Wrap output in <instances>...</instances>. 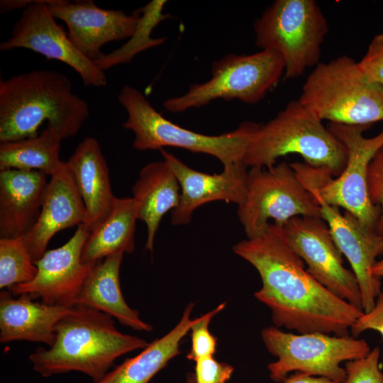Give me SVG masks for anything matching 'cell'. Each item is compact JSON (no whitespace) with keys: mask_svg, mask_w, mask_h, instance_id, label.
I'll list each match as a JSON object with an SVG mask.
<instances>
[{"mask_svg":"<svg viewBox=\"0 0 383 383\" xmlns=\"http://www.w3.org/2000/svg\"><path fill=\"white\" fill-rule=\"evenodd\" d=\"M233 250L259 273L262 287L254 296L270 308L277 327L300 334L349 335L351 326L364 313L311 276L273 223L262 234L236 243Z\"/></svg>","mask_w":383,"mask_h":383,"instance_id":"obj_1","label":"cell"},{"mask_svg":"<svg viewBox=\"0 0 383 383\" xmlns=\"http://www.w3.org/2000/svg\"><path fill=\"white\" fill-rule=\"evenodd\" d=\"M89 116L87 102L57 70H35L0 81L1 143L36 136L45 121L68 138Z\"/></svg>","mask_w":383,"mask_h":383,"instance_id":"obj_2","label":"cell"},{"mask_svg":"<svg viewBox=\"0 0 383 383\" xmlns=\"http://www.w3.org/2000/svg\"><path fill=\"white\" fill-rule=\"evenodd\" d=\"M148 345L143 338L118 331L111 316L74 305L56 324L52 345L38 348L29 359L43 377L77 371L96 383L118 357Z\"/></svg>","mask_w":383,"mask_h":383,"instance_id":"obj_3","label":"cell"},{"mask_svg":"<svg viewBox=\"0 0 383 383\" xmlns=\"http://www.w3.org/2000/svg\"><path fill=\"white\" fill-rule=\"evenodd\" d=\"M289 154L299 155L304 163L334 177L347 160L343 143L299 99L289 102L266 123H259L242 161L248 167L270 168Z\"/></svg>","mask_w":383,"mask_h":383,"instance_id":"obj_4","label":"cell"},{"mask_svg":"<svg viewBox=\"0 0 383 383\" xmlns=\"http://www.w3.org/2000/svg\"><path fill=\"white\" fill-rule=\"evenodd\" d=\"M299 101L330 123L372 126L383 121V85L346 55L316 65L302 86Z\"/></svg>","mask_w":383,"mask_h":383,"instance_id":"obj_5","label":"cell"},{"mask_svg":"<svg viewBox=\"0 0 383 383\" xmlns=\"http://www.w3.org/2000/svg\"><path fill=\"white\" fill-rule=\"evenodd\" d=\"M118 101L127 113L122 127L134 133L135 149L144 151L179 148L214 157L223 166L243 160L259 126L255 122L245 121L231 132L210 135L190 131L167 119L140 91L131 86L121 88Z\"/></svg>","mask_w":383,"mask_h":383,"instance_id":"obj_6","label":"cell"},{"mask_svg":"<svg viewBox=\"0 0 383 383\" xmlns=\"http://www.w3.org/2000/svg\"><path fill=\"white\" fill-rule=\"evenodd\" d=\"M371 127L330 123L328 128L347 150V160L340 174L334 178L328 171L304 162L290 163L298 177L317 188L327 204L343 208L359 219L366 227L376 231L380 209L369 196L367 177L369 165L383 146V128L374 137L364 132Z\"/></svg>","mask_w":383,"mask_h":383,"instance_id":"obj_7","label":"cell"},{"mask_svg":"<svg viewBox=\"0 0 383 383\" xmlns=\"http://www.w3.org/2000/svg\"><path fill=\"white\" fill-rule=\"evenodd\" d=\"M255 44L279 53L284 77L295 79L320 62L328 21L314 0H276L253 23Z\"/></svg>","mask_w":383,"mask_h":383,"instance_id":"obj_8","label":"cell"},{"mask_svg":"<svg viewBox=\"0 0 383 383\" xmlns=\"http://www.w3.org/2000/svg\"><path fill=\"white\" fill-rule=\"evenodd\" d=\"M284 69L282 57L272 50L228 54L213 62L208 81L193 84L186 93L167 99L163 106L171 113H181L218 99L255 104L278 84Z\"/></svg>","mask_w":383,"mask_h":383,"instance_id":"obj_9","label":"cell"},{"mask_svg":"<svg viewBox=\"0 0 383 383\" xmlns=\"http://www.w3.org/2000/svg\"><path fill=\"white\" fill-rule=\"evenodd\" d=\"M262 339L267 350L277 357L270 363V377L282 382L288 374L299 372L343 383L346 377L342 362L364 357L370 352L364 339L321 333L294 334L277 327L265 328Z\"/></svg>","mask_w":383,"mask_h":383,"instance_id":"obj_10","label":"cell"},{"mask_svg":"<svg viewBox=\"0 0 383 383\" xmlns=\"http://www.w3.org/2000/svg\"><path fill=\"white\" fill-rule=\"evenodd\" d=\"M237 215L247 238L264 233L270 220L281 225L296 216L321 217L319 204L286 162L270 168L250 167L245 198Z\"/></svg>","mask_w":383,"mask_h":383,"instance_id":"obj_11","label":"cell"},{"mask_svg":"<svg viewBox=\"0 0 383 383\" xmlns=\"http://www.w3.org/2000/svg\"><path fill=\"white\" fill-rule=\"evenodd\" d=\"M275 225L311 276L337 296L362 309L357 280L343 266V254L321 217L296 216Z\"/></svg>","mask_w":383,"mask_h":383,"instance_id":"obj_12","label":"cell"},{"mask_svg":"<svg viewBox=\"0 0 383 383\" xmlns=\"http://www.w3.org/2000/svg\"><path fill=\"white\" fill-rule=\"evenodd\" d=\"M50 1L36 0L25 8L15 22L10 38L0 43V50H30L67 65L79 74L86 86H106L105 72L74 46L51 14L47 6Z\"/></svg>","mask_w":383,"mask_h":383,"instance_id":"obj_13","label":"cell"},{"mask_svg":"<svg viewBox=\"0 0 383 383\" xmlns=\"http://www.w3.org/2000/svg\"><path fill=\"white\" fill-rule=\"evenodd\" d=\"M89 234L85 223L77 226L71 238L62 246L46 250L35 262L38 272L31 281L13 286V295H26L54 306H72L93 265L82 260V252Z\"/></svg>","mask_w":383,"mask_h":383,"instance_id":"obj_14","label":"cell"},{"mask_svg":"<svg viewBox=\"0 0 383 383\" xmlns=\"http://www.w3.org/2000/svg\"><path fill=\"white\" fill-rule=\"evenodd\" d=\"M299 179L319 204L321 218L328 224L336 245L351 266L359 284L363 312L370 311L382 292L381 279L373 274L372 267L376 257L382 254L383 239L352 213L346 211L342 213L338 207L327 204L311 182Z\"/></svg>","mask_w":383,"mask_h":383,"instance_id":"obj_15","label":"cell"},{"mask_svg":"<svg viewBox=\"0 0 383 383\" xmlns=\"http://www.w3.org/2000/svg\"><path fill=\"white\" fill-rule=\"evenodd\" d=\"M47 6L55 19L67 25V35L74 46L94 62L103 55L104 45L130 38L140 18L137 10L129 15L121 10L100 8L90 0H51Z\"/></svg>","mask_w":383,"mask_h":383,"instance_id":"obj_16","label":"cell"},{"mask_svg":"<svg viewBox=\"0 0 383 383\" xmlns=\"http://www.w3.org/2000/svg\"><path fill=\"white\" fill-rule=\"evenodd\" d=\"M175 174L180 187V199L172 211L174 226L188 224L199 206L216 201L240 205L245 199L248 167L243 161L223 166L218 174L195 170L164 149L160 150Z\"/></svg>","mask_w":383,"mask_h":383,"instance_id":"obj_17","label":"cell"},{"mask_svg":"<svg viewBox=\"0 0 383 383\" xmlns=\"http://www.w3.org/2000/svg\"><path fill=\"white\" fill-rule=\"evenodd\" d=\"M86 221L84 204L65 162L48 182L38 220L23 237L33 261L37 262L44 255L57 232Z\"/></svg>","mask_w":383,"mask_h":383,"instance_id":"obj_18","label":"cell"},{"mask_svg":"<svg viewBox=\"0 0 383 383\" xmlns=\"http://www.w3.org/2000/svg\"><path fill=\"white\" fill-rule=\"evenodd\" d=\"M47 184L39 171L0 170V238L23 237L33 227Z\"/></svg>","mask_w":383,"mask_h":383,"instance_id":"obj_19","label":"cell"},{"mask_svg":"<svg viewBox=\"0 0 383 383\" xmlns=\"http://www.w3.org/2000/svg\"><path fill=\"white\" fill-rule=\"evenodd\" d=\"M72 306L48 305L26 295L15 299L10 292L3 290L0 293V341L40 342L50 347L55 340L56 324Z\"/></svg>","mask_w":383,"mask_h":383,"instance_id":"obj_20","label":"cell"},{"mask_svg":"<svg viewBox=\"0 0 383 383\" xmlns=\"http://www.w3.org/2000/svg\"><path fill=\"white\" fill-rule=\"evenodd\" d=\"M66 164L84 204L85 224L90 231L107 214L116 197L113 194L107 162L97 140L85 138Z\"/></svg>","mask_w":383,"mask_h":383,"instance_id":"obj_21","label":"cell"},{"mask_svg":"<svg viewBox=\"0 0 383 383\" xmlns=\"http://www.w3.org/2000/svg\"><path fill=\"white\" fill-rule=\"evenodd\" d=\"M123 257V253L115 254L95 262L74 305L100 311L133 329L150 331L152 326L141 320L138 311L131 309L123 298L119 281Z\"/></svg>","mask_w":383,"mask_h":383,"instance_id":"obj_22","label":"cell"},{"mask_svg":"<svg viewBox=\"0 0 383 383\" xmlns=\"http://www.w3.org/2000/svg\"><path fill=\"white\" fill-rule=\"evenodd\" d=\"M138 204V218L147 226L145 248L151 252L163 216L173 211L180 199V187L172 170L163 160L145 165L132 187Z\"/></svg>","mask_w":383,"mask_h":383,"instance_id":"obj_23","label":"cell"},{"mask_svg":"<svg viewBox=\"0 0 383 383\" xmlns=\"http://www.w3.org/2000/svg\"><path fill=\"white\" fill-rule=\"evenodd\" d=\"M137 220L134 198L116 197L107 214L89 231L82 249V262L94 264L115 254L132 252Z\"/></svg>","mask_w":383,"mask_h":383,"instance_id":"obj_24","label":"cell"},{"mask_svg":"<svg viewBox=\"0 0 383 383\" xmlns=\"http://www.w3.org/2000/svg\"><path fill=\"white\" fill-rule=\"evenodd\" d=\"M194 304L185 308L181 320L169 333L148 344L138 355L128 358L96 383H148L180 353L179 345L191 330Z\"/></svg>","mask_w":383,"mask_h":383,"instance_id":"obj_25","label":"cell"},{"mask_svg":"<svg viewBox=\"0 0 383 383\" xmlns=\"http://www.w3.org/2000/svg\"><path fill=\"white\" fill-rule=\"evenodd\" d=\"M62 140L58 131L48 125L36 136L1 143L0 170L39 171L51 177L65 163L60 160Z\"/></svg>","mask_w":383,"mask_h":383,"instance_id":"obj_26","label":"cell"},{"mask_svg":"<svg viewBox=\"0 0 383 383\" xmlns=\"http://www.w3.org/2000/svg\"><path fill=\"white\" fill-rule=\"evenodd\" d=\"M165 0H153L138 9L140 18L136 29L128 41L119 48L103 55L94 62L103 71L114 66L131 62L140 52L162 44L165 38H153L152 29L161 21L170 17L162 13Z\"/></svg>","mask_w":383,"mask_h":383,"instance_id":"obj_27","label":"cell"},{"mask_svg":"<svg viewBox=\"0 0 383 383\" xmlns=\"http://www.w3.org/2000/svg\"><path fill=\"white\" fill-rule=\"evenodd\" d=\"M37 266L23 237L0 238V288L27 283L36 276Z\"/></svg>","mask_w":383,"mask_h":383,"instance_id":"obj_28","label":"cell"},{"mask_svg":"<svg viewBox=\"0 0 383 383\" xmlns=\"http://www.w3.org/2000/svg\"><path fill=\"white\" fill-rule=\"evenodd\" d=\"M226 306V303L219 304L214 309L194 319L191 327L192 348L187 354V358L196 362L197 360L213 356L216 353L217 340L210 333L209 325L217 313Z\"/></svg>","mask_w":383,"mask_h":383,"instance_id":"obj_29","label":"cell"},{"mask_svg":"<svg viewBox=\"0 0 383 383\" xmlns=\"http://www.w3.org/2000/svg\"><path fill=\"white\" fill-rule=\"evenodd\" d=\"M379 357L380 349L375 347L365 356L345 362L343 383H383Z\"/></svg>","mask_w":383,"mask_h":383,"instance_id":"obj_30","label":"cell"},{"mask_svg":"<svg viewBox=\"0 0 383 383\" xmlns=\"http://www.w3.org/2000/svg\"><path fill=\"white\" fill-rule=\"evenodd\" d=\"M367 187L372 203L380 209L376 233L383 239V146L376 152L369 165Z\"/></svg>","mask_w":383,"mask_h":383,"instance_id":"obj_31","label":"cell"},{"mask_svg":"<svg viewBox=\"0 0 383 383\" xmlns=\"http://www.w3.org/2000/svg\"><path fill=\"white\" fill-rule=\"evenodd\" d=\"M195 362V383H226L234 370L231 365L218 362L213 356L199 359Z\"/></svg>","mask_w":383,"mask_h":383,"instance_id":"obj_32","label":"cell"},{"mask_svg":"<svg viewBox=\"0 0 383 383\" xmlns=\"http://www.w3.org/2000/svg\"><path fill=\"white\" fill-rule=\"evenodd\" d=\"M358 62L370 78L383 85V31L372 38Z\"/></svg>","mask_w":383,"mask_h":383,"instance_id":"obj_33","label":"cell"},{"mask_svg":"<svg viewBox=\"0 0 383 383\" xmlns=\"http://www.w3.org/2000/svg\"><path fill=\"white\" fill-rule=\"evenodd\" d=\"M367 330L376 331L383 338V291L377 296L373 309L364 312L351 326L350 332L353 337L357 338Z\"/></svg>","mask_w":383,"mask_h":383,"instance_id":"obj_34","label":"cell"},{"mask_svg":"<svg viewBox=\"0 0 383 383\" xmlns=\"http://www.w3.org/2000/svg\"><path fill=\"white\" fill-rule=\"evenodd\" d=\"M282 383H340L323 377L311 376L306 373L295 372L287 376Z\"/></svg>","mask_w":383,"mask_h":383,"instance_id":"obj_35","label":"cell"},{"mask_svg":"<svg viewBox=\"0 0 383 383\" xmlns=\"http://www.w3.org/2000/svg\"><path fill=\"white\" fill-rule=\"evenodd\" d=\"M36 0H1L0 1L1 13L12 11L14 10H23L34 3Z\"/></svg>","mask_w":383,"mask_h":383,"instance_id":"obj_36","label":"cell"},{"mask_svg":"<svg viewBox=\"0 0 383 383\" xmlns=\"http://www.w3.org/2000/svg\"><path fill=\"white\" fill-rule=\"evenodd\" d=\"M372 273L375 277L379 279L383 277V255L379 260L376 261L374 264Z\"/></svg>","mask_w":383,"mask_h":383,"instance_id":"obj_37","label":"cell"},{"mask_svg":"<svg viewBox=\"0 0 383 383\" xmlns=\"http://www.w3.org/2000/svg\"><path fill=\"white\" fill-rule=\"evenodd\" d=\"M186 383H195L194 374L193 373L187 375Z\"/></svg>","mask_w":383,"mask_h":383,"instance_id":"obj_38","label":"cell"},{"mask_svg":"<svg viewBox=\"0 0 383 383\" xmlns=\"http://www.w3.org/2000/svg\"><path fill=\"white\" fill-rule=\"evenodd\" d=\"M381 250H382V253H383V240L381 244Z\"/></svg>","mask_w":383,"mask_h":383,"instance_id":"obj_39","label":"cell"}]
</instances>
